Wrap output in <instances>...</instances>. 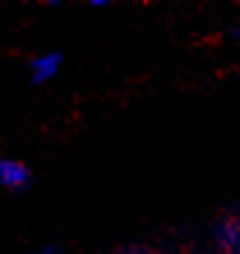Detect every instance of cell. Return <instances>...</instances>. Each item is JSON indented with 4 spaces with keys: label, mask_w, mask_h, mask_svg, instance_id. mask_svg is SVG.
I'll return each instance as SVG.
<instances>
[{
    "label": "cell",
    "mask_w": 240,
    "mask_h": 254,
    "mask_svg": "<svg viewBox=\"0 0 240 254\" xmlns=\"http://www.w3.org/2000/svg\"><path fill=\"white\" fill-rule=\"evenodd\" d=\"M60 65H62L60 54H56V51L54 54H42L30 63V76H33L35 83H47L60 72Z\"/></svg>",
    "instance_id": "obj_2"
},
{
    "label": "cell",
    "mask_w": 240,
    "mask_h": 254,
    "mask_svg": "<svg viewBox=\"0 0 240 254\" xmlns=\"http://www.w3.org/2000/svg\"><path fill=\"white\" fill-rule=\"evenodd\" d=\"M222 238L227 243V248H238L240 245V220L229 222L224 231H222Z\"/></svg>",
    "instance_id": "obj_3"
},
{
    "label": "cell",
    "mask_w": 240,
    "mask_h": 254,
    "mask_svg": "<svg viewBox=\"0 0 240 254\" xmlns=\"http://www.w3.org/2000/svg\"><path fill=\"white\" fill-rule=\"evenodd\" d=\"M33 254H56L54 250H40V252H33Z\"/></svg>",
    "instance_id": "obj_4"
},
{
    "label": "cell",
    "mask_w": 240,
    "mask_h": 254,
    "mask_svg": "<svg viewBox=\"0 0 240 254\" xmlns=\"http://www.w3.org/2000/svg\"><path fill=\"white\" fill-rule=\"evenodd\" d=\"M30 181V171L19 160H0V185L7 190H23Z\"/></svg>",
    "instance_id": "obj_1"
}]
</instances>
